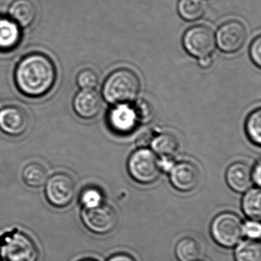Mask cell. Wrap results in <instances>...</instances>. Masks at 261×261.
<instances>
[{
  "label": "cell",
  "instance_id": "6da1fadb",
  "mask_svg": "<svg viewBox=\"0 0 261 261\" xmlns=\"http://www.w3.org/2000/svg\"><path fill=\"white\" fill-rule=\"evenodd\" d=\"M15 83L23 95L39 98L48 94L57 81L54 62L47 55L33 53L24 56L16 65Z\"/></svg>",
  "mask_w": 261,
  "mask_h": 261
},
{
  "label": "cell",
  "instance_id": "7a4b0ae2",
  "mask_svg": "<svg viewBox=\"0 0 261 261\" xmlns=\"http://www.w3.org/2000/svg\"><path fill=\"white\" fill-rule=\"evenodd\" d=\"M140 80L128 68H119L109 74L103 83L102 94L110 105H125L135 100L140 93Z\"/></svg>",
  "mask_w": 261,
  "mask_h": 261
},
{
  "label": "cell",
  "instance_id": "3957f363",
  "mask_svg": "<svg viewBox=\"0 0 261 261\" xmlns=\"http://www.w3.org/2000/svg\"><path fill=\"white\" fill-rule=\"evenodd\" d=\"M127 170L134 181L143 185L153 183L161 172L155 152L146 147H140L131 154L127 162Z\"/></svg>",
  "mask_w": 261,
  "mask_h": 261
},
{
  "label": "cell",
  "instance_id": "277c9868",
  "mask_svg": "<svg viewBox=\"0 0 261 261\" xmlns=\"http://www.w3.org/2000/svg\"><path fill=\"white\" fill-rule=\"evenodd\" d=\"M241 218L230 212L217 215L211 224V234L215 242L224 248H232L241 241L244 231Z\"/></svg>",
  "mask_w": 261,
  "mask_h": 261
},
{
  "label": "cell",
  "instance_id": "5b68a950",
  "mask_svg": "<svg viewBox=\"0 0 261 261\" xmlns=\"http://www.w3.org/2000/svg\"><path fill=\"white\" fill-rule=\"evenodd\" d=\"M186 51L193 57L211 56L216 47V39L212 29L204 25L191 27L185 33L182 39Z\"/></svg>",
  "mask_w": 261,
  "mask_h": 261
},
{
  "label": "cell",
  "instance_id": "8992f818",
  "mask_svg": "<svg viewBox=\"0 0 261 261\" xmlns=\"http://www.w3.org/2000/svg\"><path fill=\"white\" fill-rule=\"evenodd\" d=\"M0 250L6 261H38L39 259V250L34 241L21 232H15L7 237Z\"/></svg>",
  "mask_w": 261,
  "mask_h": 261
},
{
  "label": "cell",
  "instance_id": "52a82bcc",
  "mask_svg": "<svg viewBox=\"0 0 261 261\" xmlns=\"http://www.w3.org/2000/svg\"><path fill=\"white\" fill-rule=\"evenodd\" d=\"M45 192L51 205L62 208L72 202L75 195V182L68 174H55L45 182Z\"/></svg>",
  "mask_w": 261,
  "mask_h": 261
},
{
  "label": "cell",
  "instance_id": "ba28073f",
  "mask_svg": "<svg viewBox=\"0 0 261 261\" xmlns=\"http://www.w3.org/2000/svg\"><path fill=\"white\" fill-rule=\"evenodd\" d=\"M82 218L84 225L90 231L99 235L111 233L118 222L115 210L103 203L91 208H84Z\"/></svg>",
  "mask_w": 261,
  "mask_h": 261
},
{
  "label": "cell",
  "instance_id": "9c48e42d",
  "mask_svg": "<svg viewBox=\"0 0 261 261\" xmlns=\"http://www.w3.org/2000/svg\"><path fill=\"white\" fill-rule=\"evenodd\" d=\"M247 30L244 23L238 20H230L219 27L216 41L218 48L227 54H234L245 45Z\"/></svg>",
  "mask_w": 261,
  "mask_h": 261
},
{
  "label": "cell",
  "instance_id": "30bf717a",
  "mask_svg": "<svg viewBox=\"0 0 261 261\" xmlns=\"http://www.w3.org/2000/svg\"><path fill=\"white\" fill-rule=\"evenodd\" d=\"M30 118L25 109L9 105L0 110V130L10 137L23 135L29 128Z\"/></svg>",
  "mask_w": 261,
  "mask_h": 261
},
{
  "label": "cell",
  "instance_id": "8fae6325",
  "mask_svg": "<svg viewBox=\"0 0 261 261\" xmlns=\"http://www.w3.org/2000/svg\"><path fill=\"white\" fill-rule=\"evenodd\" d=\"M107 121L113 132L122 136L132 134L139 124L132 106L128 103L114 105L108 113Z\"/></svg>",
  "mask_w": 261,
  "mask_h": 261
},
{
  "label": "cell",
  "instance_id": "7c38bea8",
  "mask_svg": "<svg viewBox=\"0 0 261 261\" xmlns=\"http://www.w3.org/2000/svg\"><path fill=\"white\" fill-rule=\"evenodd\" d=\"M199 171L190 162H180L169 171V180L174 189L181 192L194 190L199 181Z\"/></svg>",
  "mask_w": 261,
  "mask_h": 261
},
{
  "label": "cell",
  "instance_id": "4fadbf2b",
  "mask_svg": "<svg viewBox=\"0 0 261 261\" xmlns=\"http://www.w3.org/2000/svg\"><path fill=\"white\" fill-rule=\"evenodd\" d=\"M103 107L101 96L94 90H82L74 96L73 108L81 118L91 120L99 115Z\"/></svg>",
  "mask_w": 261,
  "mask_h": 261
},
{
  "label": "cell",
  "instance_id": "5bb4252c",
  "mask_svg": "<svg viewBox=\"0 0 261 261\" xmlns=\"http://www.w3.org/2000/svg\"><path fill=\"white\" fill-rule=\"evenodd\" d=\"M251 169L242 162H237L227 168L225 178L230 189L238 193H244L251 188Z\"/></svg>",
  "mask_w": 261,
  "mask_h": 261
},
{
  "label": "cell",
  "instance_id": "9a60e30c",
  "mask_svg": "<svg viewBox=\"0 0 261 261\" xmlns=\"http://www.w3.org/2000/svg\"><path fill=\"white\" fill-rule=\"evenodd\" d=\"M9 16L20 28H29L36 21L37 8L32 0H14L9 8Z\"/></svg>",
  "mask_w": 261,
  "mask_h": 261
},
{
  "label": "cell",
  "instance_id": "2e32d148",
  "mask_svg": "<svg viewBox=\"0 0 261 261\" xmlns=\"http://www.w3.org/2000/svg\"><path fill=\"white\" fill-rule=\"evenodd\" d=\"M22 39L21 28L10 18L0 17V51L15 49Z\"/></svg>",
  "mask_w": 261,
  "mask_h": 261
},
{
  "label": "cell",
  "instance_id": "e0dca14e",
  "mask_svg": "<svg viewBox=\"0 0 261 261\" xmlns=\"http://www.w3.org/2000/svg\"><path fill=\"white\" fill-rule=\"evenodd\" d=\"M150 146L155 154L160 157L172 158L179 149L178 140L175 136L169 133L155 134Z\"/></svg>",
  "mask_w": 261,
  "mask_h": 261
},
{
  "label": "cell",
  "instance_id": "ac0fdd59",
  "mask_svg": "<svg viewBox=\"0 0 261 261\" xmlns=\"http://www.w3.org/2000/svg\"><path fill=\"white\" fill-rule=\"evenodd\" d=\"M242 210L250 220L259 221L261 218V192L259 187L248 189L242 199Z\"/></svg>",
  "mask_w": 261,
  "mask_h": 261
},
{
  "label": "cell",
  "instance_id": "d6986e66",
  "mask_svg": "<svg viewBox=\"0 0 261 261\" xmlns=\"http://www.w3.org/2000/svg\"><path fill=\"white\" fill-rule=\"evenodd\" d=\"M199 243L192 238H182L175 246V254L178 261H196L201 256Z\"/></svg>",
  "mask_w": 261,
  "mask_h": 261
},
{
  "label": "cell",
  "instance_id": "ffe728a7",
  "mask_svg": "<svg viewBox=\"0 0 261 261\" xmlns=\"http://www.w3.org/2000/svg\"><path fill=\"white\" fill-rule=\"evenodd\" d=\"M234 250L235 261H261V245L256 240L240 241Z\"/></svg>",
  "mask_w": 261,
  "mask_h": 261
},
{
  "label": "cell",
  "instance_id": "44dd1931",
  "mask_svg": "<svg viewBox=\"0 0 261 261\" xmlns=\"http://www.w3.org/2000/svg\"><path fill=\"white\" fill-rule=\"evenodd\" d=\"M178 12L184 20L194 22L204 16L206 4L204 0H179Z\"/></svg>",
  "mask_w": 261,
  "mask_h": 261
},
{
  "label": "cell",
  "instance_id": "7402d4cb",
  "mask_svg": "<svg viewBox=\"0 0 261 261\" xmlns=\"http://www.w3.org/2000/svg\"><path fill=\"white\" fill-rule=\"evenodd\" d=\"M22 178L25 185L30 187L39 188L44 186L48 180V172L40 163H32L24 168Z\"/></svg>",
  "mask_w": 261,
  "mask_h": 261
},
{
  "label": "cell",
  "instance_id": "603a6c76",
  "mask_svg": "<svg viewBox=\"0 0 261 261\" xmlns=\"http://www.w3.org/2000/svg\"><path fill=\"white\" fill-rule=\"evenodd\" d=\"M247 137L252 143L259 146L261 144V109L257 108L252 111L245 123Z\"/></svg>",
  "mask_w": 261,
  "mask_h": 261
},
{
  "label": "cell",
  "instance_id": "cb8c5ba5",
  "mask_svg": "<svg viewBox=\"0 0 261 261\" xmlns=\"http://www.w3.org/2000/svg\"><path fill=\"white\" fill-rule=\"evenodd\" d=\"M139 123H148L152 121L155 112L151 103L145 99H139L136 100L132 106Z\"/></svg>",
  "mask_w": 261,
  "mask_h": 261
},
{
  "label": "cell",
  "instance_id": "d4e9b609",
  "mask_svg": "<svg viewBox=\"0 0 261 261\" xmlns=\"http://www.w3.org/2000/svg\"><path fill=\"white\" fill-rule=\"evenodd\" d=\"M76 82L82 90H94L98 85L99 77L94 70L85 68L77 74Z\"/></svg>",
  "mask_w": 261,
  "mask_h": 261
},
{
  "label": "cell",
  "instance_id": "484cf974",
  "mask_svg": "<svg viewBox=\"0 0 261 261\" xmlns=\"http://www.w3.org/2000/svg\"><path fill=\"white\" fill-rule=\"evenodd\" d=\"M80 202L84 208L96 207L103 203V195L97 188H87L81 194Z\"/></svg>",
  "mask_w": 261,
  "mask_h": 261
},
{
  "label": "cell",
  "instance_id": "4316f807",
  "mask_svg": "<svg viewBox=\"0 0 261 261\" xmlns=\"http://www.w3.org/2000/svg\"><path fill=\"white\" fill-rule=\"evenodd\" d=\"M244 234L248 237L249 239L259 240L261 236V226L258 221L250 220L243 226Z\"/></svg>",
  "mask_w": 261,
  "mask_h": 261
},
{
  "label": "cell",
  "instance_id": "83f0119b",
  "mask_svg": "<svg viewBox=\"0 0 261 261\" xmlns=\"http://www.w3.org/2000/svg\"><path fill=\"white\" fill-rule=\"evenodd\" d=\"M250 56L252 62L254 63L258 68L261 67V37L258 36L252 42L250 46Z\"/></svg>",
  "mask_w": 261,
  "mask_h": 261
},
{
  "label": "cell",
  "instance_id": "f1b7e54d",
  "mask_svg": "<svg viewBox=\"0 0 261 261\" xmlns=\"http://www.w3.org/2000/svg\"><path fill=\"white\" fill-rule=\"evenodd\" d=\"M252 181L254 182L258 187L260 186L261 183V167L260 162H258L255 166L254 169L251 172Z\"/></svg>",
  "mask_w": 261,
  "mask_h": 261
},
{
  "label": "cell",
  "instance_id": "f546056e",
  "mask_svg": "<svg viewBox=\"0 0 261 261\" xmlns=\"http://www.w3.org/2000/svg\"><path fill=\"white\" fill-rule=\"evenodd\" d=\"M107 261H137L134 256L128 253H120L111 256Z\"/></svg>",
  "mask_w": 261,
  "mask_h": 261
},
{
  "label": "cell",
  "instance_id": "4dcf8cb0",
  "mask_svg": "<svg viewBox=\"0 0 261 261\" xmlns=\"http://www.w3.org/2000/svg\"><path fill=\"white\" fill-rule=\"evenodd\" d=\"M213 60L211 56H206V57L198 59V65L201 68H208L212 65Z\"/></svg>",
  "mask_w": 261,
  "mask_h": 261
},
{
  "label": "cell",
  "instance_id": "1f68e13d",
  "mask_svg": "<svg viewBox=\"0 0 261 261\" xmlns=\"http://www.w3.org/2000/svg\"><path fill=\"white\" fill-rule=\"evenodd\" d=\"M82 261H97L95 260V259H83V260Z\"/></svg>",
  "mask_w": 261,
  "mask_h": 261
},
{
  "label": "cell",
  "instance_id": "d6a6232c",
  "mask_svg": "<svg viewBox=\"0 0 261 261\" xmlns=\"http://www.w3.org/2000/svg\"><path fill=\"white\" fill-rule=\"evenodd\" d=\"M196 261H199V260H196Z\"/></svg>",
  "mask_w": 261,
  "mask_h": 261
}]
</instances>
